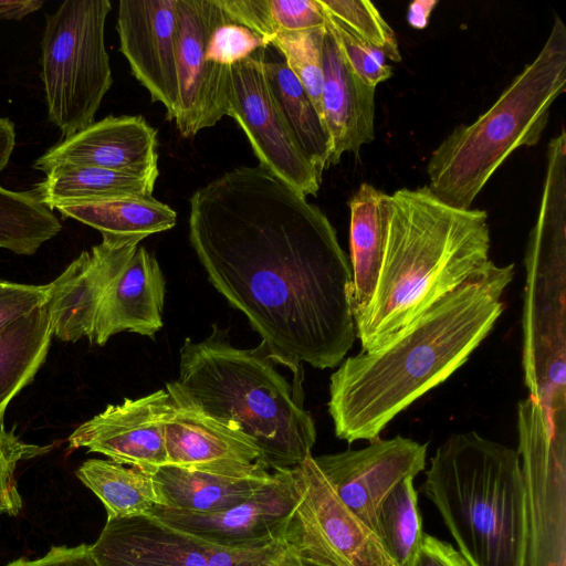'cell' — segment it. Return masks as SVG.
I'll return each mask as SVG.
<instances>
[{
  "mask_svg": "<svg viewBox=\"0 0 566 566\" xmlns=\"http://www.w3.org/2000/svg\"><path fill=\"white\" fill-rule=\"evenodd\" d=\"M189 202V241L208 280L295 388L303 363L339 365L356 338L353 274L326 214L260 165L224 172Z\"/></svg>",
  "mask_w": 566,
  "mask_h": 566,
  "instance_id": "obj_1",
  "label": "cell"
},
{
  "mask_svg": "<svg viewBox=\"0 0 566 566\" xmlns=\"http://www.w3.org/2000/svg\"><path fill=\"white\" fill-rule=\"evenodd\" d=\"M513 276V263L489 260L384 343L346 358L329 382L336 437L348 443L379 438L398 413L459 369L501 316Z\"/></svg>",
  "mask_w": 566,
  "mask_h": 566,
  "instance_id": "obj_2",
  "label": "cell"
},
{
  "mask_svg": "<svg viewBox=\"0 0 566 566\" xmlns=\"http://www.w3.org/2000/svg\"><path fill=\"white\" fill-rule=\"evenodd\" d=\"M382 262L374 294L355 319L371 349L454 291L490 259L488 212L440 200L428 186L382 192Z\"/></svg>",
  "mask_w": 566,
  "mask_h": 566,
  "instance_id": "obj_3",
  "label": "cell"
},
{
  "mask_svg": "<svg viewBox=\"0 0 566 566\" xmlns=\"http://www.w3.org/2000/svg\"><path fill=\"white\" fill-rule=\"evenodd\" d=\"M213 329L181 346L179 376L166 384L171 400L247 437L271 471L298 465L316 441L303 392L277 371L262 342L238 348Z\"/></svg>",
  "mask_w": 566,
  "mask_h": 566,
  "instance_id": "obj_4",
  "label": "cell"
},
{
  "mask_svg": "<svg viewBox=\"0 0 566 566\" xmlns=\"http://www.w3.org/2000/svg\"><path fill=\"white\" fill-rule=\"evenodd\" d=\"M469 566H526L527 509L517 450L474 431L430 459L421 488Z\"/></svg>",
  "mask_w": 566,
  "mask_h": 566,
  "instance_id": "obj_5",
  "label": "cell"
},
{
  "mask_svg": "<svg viewBox=\"0 0 566 566\" xmlns=\"http://www.w3.org/2000/svg\"><path fill=\"white\" fill-rule=\"evenodd\" d=\"M566 90V27L556 15L536 55L491 107L457 126L432 151L428 188L449 206L470 209L483 187L520 147L535 146L553 103Z\"/></svg>",
  "mask_w": 566,
  "mask_h": 566,
  "instance_id": "obj_6",
  "label": "cell"
},
{
  "mask_svg": "<svg viewBox=\"0 0 566 566\" xmlns=\"http://www.w3.org/2000/svg\"><path fill=\"white\" fill-rule=\"evenodd\" d=\"M523 370L530 397L566 434V146L551 142L541 206L526 244Z\"/></svg>",
  "mask_w": 566,
  "mask_h": 566,
  "instance_id": "obj_7",
  "label": "cell"
},
{
  "mask_svg": "<svg viewBox=\"0 0 566 566\" xmlns=\"http://www.w3.org/2000/svg\"><path fill=\"white\" fill-rule=\"evenodd\" d=\"M108 0H66L45 17L41 80L48 116L71 136L94 123L113 83L105 46Z\"/></svg>",
  "mask_w": 566,
  "mask_h": 566,
  "instance_id": "obj_8",
  "label": "cell"
},
{
  "mask_svg": "<svg viewBox=\"0 0 566 566\" xmlns=\"http://www.w3.org/2000/svg\"><path fill=\"white\" fill-rule=\"evenodd\" d=\"M88 551L96 566H310L284 534L255 546H222L154 516L106 520Z\"/></svg>",
  "mask_w": 566,
  "mask_h": 566,
  "instance_id": "obj_9",
  "label": "cell"
},
{
  "mask_svg": "<svg viewBox=\"0 0 566 566\" xmlns=\"http://www.w3.org/2000/svg\"><path fill=\"white\" fill-rule=\"evenodd\" d=\"M527 509L526 566H566V434L556 433L531 397L517 405Z\"/></svg>",
  "mask_w": 566,
  "mask_h": 566,
  "instance_id": "obj_10",
  "label": "cell"
},
{
  "mask_svg": "<svg viewBox=\"0 0 566 566\" xmlns=\"http://www.w3.org/2000/svg\"><path fill=\"white\" fill-rule=\"evenodd\" d=\"M295 502L284 536L312 566H396L376 535L337 497L313 455L291 468Z\"/></svg>",
  "mask_w": 566,
  "mask_h": 566,
  "instance_id": "obj_11",
  "label": "cell"
},
{
  "mask_svg": "<svg viewBox=\"0 0 566 566\" xmlns=\"http://www.w3.org/2000/svg\"><path fill=\"white\" fill-rule=\"evenodd\" d=\"M264 50L232 65L229 72L227 116L248 137L260 166L301 195H316L322 176L289 127L268 82Z\"/></svg>",
  "mask_w": 566,
  "mask_h": 566,
  "instance_id": "obj_12",
  "label": "cell"
},
{
  "mask_svg": "<svg viewBox=\"0 0 566 566\" xmlns=\"http://www.w3.org/2000/svg\"><path fill=\"white\" fill-rule=\"evenodd\" d=\"M226 17L218 0H178L174 122L182 137H192L227 116L230 67L206 59L210 32Z\"/></svg>",
  "mask_w": 566,
  "mask_h": 566,
  "instance_id": "obj_13",
  "label": "cell"
},
{
  "mask_svg": "<svg viewBox=\"0 0 566 566\" xmlns=\"http://www.w3.org/2000/svg\"><path fill=\"white\" fill-rule=\"evenodd\" d=\"M426 457L427 443L396 436L313 459L340 502L373 532L381 502L398 483L426 469Z\"/></svg>",
  "mask_w": 566,
  "mask_h": 566,
  "instance_id": "obj_14",
  "label": "cell"
},
{
  "mask_svg": "<svg viewBox=\"0 0 566 566\" xmlns=\"http://www.w3.org/2000/svg\"><path fill=\"white\" fill-rule=\"evenodd\" d=\"M171 403L160 389L137 399L108 405L69 437V449L85 448L116 463L154 473L167 465L164 426Z\"/></svg>",
  "mask_w": 566,
  "mask_h": 566,
  "instance_id": "obj_15",
  "label": "cell"
},
{
  "mask_svg": "<svg viewBox=\"0 0 566 566\" xmlns=\"http://www.w3.org/2000/svg\"><path fill=\"white\" fill-rule=\"evenodd\" d=\"M178 0H120L116 30L119 51L132 74L163 104L174 120L178 108L176 75Z\"/></svg>",
  "mask_w": 566,
  "mask_h": 566,
  "instance_id": "obj_16",
  "label": "cell"
},
{
  "mask_svg": "<svg viewBox=\"0 0 566 566\" xmlns=\"http://www.w3.org/2000/svg\"><path fill=\"white\" fill-rule=\"evenodd\" d=\"M274 479L248 500L213 513H192L161 505L149 516L208 542L231 547L255 546L284 534L294 506L290 469L276 470Z\"/></svg>",
  "mask_w": 566,
  "mask_h": 566,
  "instance_id": "obj_17",
  "label": "cell"
},
{
  "mask_svg": "<svg viewBox=\"0 0 566 566\" xmlns=\"http://www.w3.org/2000/svg\"><path fill=\"white\" fill-rule=\"evenodd\" d=\"M51 283L48 307L53 335L63 342L91 338L104 292L123 270L139 240L102 235Z\"/></svg>",
  "mask_w": 566,
  "mask_h": 566,
  "instance_id": "obj_18",
  "label": "cell"
},
{
  "mask_svg": "<svg viewBox=\"0 0 566 566\" xmlns=\"http://www.w3.org/2000/svg\"><path fill=\"white\" fill-rule=\"evenodd\" d=\"M157 130L140 115H109L63 137L34 163L45 175L59 167H97L159 174Z\"/></svg>",
  "mask_w": 566,
  "mask_h": 566,
  "instance_id": "obj_19",
  "label": "cell"
},
{
  "mask_svg": "<svg viewBox=\"0 0 566 566\" xmlns=\"http://www.w3.org/2000/svg\"><path fill=\"white\" fill-rule=\"evenodd\" d=\"M164 436L167 465L232 478L271 472L247 437L172 400Z\"/></svg>",
  "mask_w": 566,
  "mask_h": 566,
  "instance_id": "obj_20",
  "label": "cell"
},
{
  "mask_svg": "<svg viewBox=\"0 0 566 566\" xmlns=\"http://www.w3.org/2000/svg\"><path fill=\"white\" fill-rule=\"evenodd\" d=\"M164 300L165 279L160 266L138 245L104 292L90 342L103 346L122 332L154 338L163 327Z\"/></svg>",
  "mask_w": 566,
  "mask_h": 566,
  "instance_id": "obj_21",
  "label": "cell"
},
{
  "mask_svg": "<svg viewBox=\"0 0 566 566\" xmlns=\"http://www.w3.org/2000/svg\"><path fill=\"white\" fill-rule=\"evenodd\" d=\"M326 29V27H325ZM323 117L331 140L328 168L343 154H358L375 138V88L360 81L347 65L334 36L323 39Z\"/></svg>",
  "mask_w": 566,
  "mask_h": 566,
  "instance_id": "obj_22",
  "label": "cell"
},
{
  "mask_svg": "<svg viewBox=\"0 0 566 566\" xmlns=\"http://www.w3.org/2000/svg\"><path fill=\"white\" fill-rule=\"evenodd\" d=\"M158 175L64 166L46 174L32 190L53 211L106 200L151 197Z\"/></svg>",
  "mask_w": 566,
  "mask_h": 566,
  "instance_id": "obj_23",
  "label": "cell"
},
{
  "mask_svg": "<svg viewBox=\"0 0 566 566\" xmlns=\"http://www.w3.org/2000/svg\"><path fill=\"white\" fill-rule=\"evenodd\" d=\"M153 476L161 497V506L192 513H213L248 500L270 483L275 472L232 478L164 465Z\"/></svg>",
  "mask_w": 566,
  "mask_h": 566,
  "instance_id": "obj_24",
  "label": "cell"
},
{
  "mask_svg": "<svg viewBox=\"0 0 566 566\" xmlns=\"http://www.w3.org/2000/svg\"><path fill=\"white\" fill-rule=\"evenodd\" d=\"M52 337L46 302L0 328V428L9 402L45 361Z\"/></svg>",
  "mask_w": 566,
  "mask_h": 566,
  "instance_id": "obj_25",
  "label": "cell"
},
{
  "mask_svg": "<svg viewBox=\"0 0 566 566\" xmlns=\"http://www.w3.org/2000/svg\"><path fill=\"white\" fill-rule=\"evenodd\" d=\"M381 196L382 191L363 182L348 201L354 321L371 300L382 262L385 223L380 210Z\"/></svg>",
  "mask_w": 566,
  "mask_h": 566,
  "instance_id": "obj_26",
  "label": "cell"
},
{
  "mask_svg": "<svg viewBox=\"0 0 566 566\" xmlns=\"http://www.w3.org/2000/svg\"><path fill=\"white\" fill-rule=\"evenodd\" d=\"M75 473L99 499L107 520L149 516L155 506L163 505L150 472L112 460L88 459Z\"/></svg>",
  "mask_w": 566,
  "mask_h": 566,
  "instance_id": "obj_27",
  "label": "cell"
},
{
  "mask_svg": "<svg viewBox=\"0 0 566 566\" xmlns=\"http://www.w3.org/2000/svg\"><path fill=\"white\" fill-rule=\"evenodd\" d=\"M56 210L64 218L98 230L102 235L139 241L171 229L177 221L176 211L153 196L61 207Z\"/></svg>",
  "mask_w": 566,
  "mask_h": 566,
  "instance_id": "obj_28",
  "label": "cell"
},
{
  "mask_svg": "<svg viewBox=\"0 0 566 566\" xmlns=\"http://www.w3.org/2000/svg\"><path fill=\"white\" fill-rule=\"evenodd\" d=\"M268 82L300 147L318 174L328 168L331 140L305 88L284 61L264 59Z\"/></svg>",
  "mask_w": 566,
  "mask_h": 566,
  "instance_id": "obj_29",
  "label": "cell"
},
{
  "mask_svg": "<svg viewBox=\"0 0 566 566\" xmlns=\"http://www.w3.org/2000/svg\"><path fill=\"white\" fill-rule=\"evenodd\" d=\"M62 224L33 190L13 191L0 186V248L32 255L61 231Z\"/></svg>",
  "mask_w": 566,
  "mask_h": 566,
  "instance_id": "obj_30",
  "label": "cell"
},
{
  "mask_svg": "<svg viewBox=\"0 0 566 566\" xmlns=\"http://www.w3.org/2000/svg\"><path fill=\"white\" fill-rule=\"evenodd\" d=\"M413 479L398 483L376 513L373 533L396 566L410 563L424 534Z\"/></svg>",
  "mask_w": 566,
  "mask_h": 566,
  "instance_id": "obj_31",
  "label": "cell"
},
{
  "mask_svg": "<svg viewBox=\"0 0 566 566\" xmlns=\"http://www.w3.org/2000/svg\"><path fill=\"white\" fill-rule=\"evenodd\" d=\"M325 30L323 27L302 32H279L270 43L283 55L284 62L298 78L323 123V39Z\"/></svg>",
  "mask_w": 566,
  "mask_h": 566,
  "instance_id": "obj_32",
  "label": "cell"
},
{
  "mask_svg": "<svg viewBox=\"0 0 566 566\" xmlns=\"http://www.w3.org/2000/svg\"><path fill=\"white\" fill-rule=\"evenodd\" d=\"M322 8L346 30L392 62H401L396 33L373 2L318 0Z\"/></svg>",
  "mask_w": 566,
  "mask_h": 566,
  "instance_id": "obj_33",
  "label": "cell"
},
{
  "mask_svg": "<svg viewBox=\"0 0 566 566\" xmlns=\"http://www.w3.org/2000/svg\"><path fill=\"white\" fill-rule=\"evenodd\" d=\"M50 446H38L23 441L13 431L0 428V515H18L22 499L18 491L15 470L23 460L46 453Z\"/></svg>",
  "mask_w": 566,
  "mask_h": 566,
  "instance_id": "obj_34",
  "label": "cell"
},
{
  "mask_svg": "<svg viewBox=\"0 0 566 566\" xmlns=\"http://www.w3.org/2000/svg\"><path fill=\"white\" fill-rule=\"evenodd\" d=\"M324 12L326 29L334 36L347 65L360 81L376 87L392 76V69L385 63V56L380 52L359 41L325 10Z\"/></svg>",
  "mask_w": 566,
  "mask_h": 566,
  "instance_id": "obj_35",
  "label": "cell"
},
{
  "mask_svg": "<svg viewBox=\"0 0 566 566\" xmlns=\"http://www.w3.org/2000/svg\"><path fill=\"white\" fill-rule=\"evenodd\" d=\"M266 46L269 43L262 36L231 22L227 15L210 32L206 59L212 64L231 67Z\"/></svg>",
  "mask_w": 566,
  "mask_h": 566,
  "instance_id": "obj_36",
  "label": "cell"
},
{
  "mask_svg": "<svg viewBox=\"0 0 566 566\" xmlns=\"http://www.w3.org/2000/svg\"><path fill=\"white\" fill-rule=\"evenodd\" d=\"M269 10L276 33L325 27V12L318 0H269Z\"/></svg>",
  "mask_w": 566,
  "mask_h": 566,
  "instance_id": "obj_37",
  "label": "cell"
},
{
  "mask_svg": "<svg viewBox=\"0 0 566 566\" xmlns=\"http://www.w3.org/2000/svg\"><path fill=\"white\" fill-rule=\"evenodd\" d=\"M218 3L231 22L248 28L270 45L276 31L270 15L269 0H218Z\"/></svg>",
  "mask_w": 566,
  "mask_h": 566,
  "instance_id": "obj_38",
  "label": "cell"
},
{
  "mask_svg": "<svg viewBox=\"0 0 566 566\" xmlns=\"http://www.w3.org/2000/svg\"><path fill=\"white\" fill-rule=\"evenodd\" d=\"M48 298L49 284L32 285L11 282L0 291V328L48 302Z\"/></svg>",
  "mask_w": 566,
  "mask_h": 566,
  "instance_id": "obj_39",
  "label": "cell"
},
{
  "mask_svg": "<svg viewBox=\"0 0 566 566\" xmlns=\"http://www.w3.org/2000/svg\"><path fill=\"white\" fill-rule=\"evenodd\" d=\"M407 566H469L449 543L423 534L421 544Z\"/></svg>",
  "mask_w": 566,
  "mask_h": 566,
  "instance_id": "obj_40",
  "label": "cell"
},
{
  "mask_svg": "<svg viewBox=\"0 0 566 566\" xmlns=\"http://www.w3.org/2000/svg\"><path fill=\"white\" fill-rule=\"evenodd\" d=\"M6 566H96L88 551V545L54 546L35 559L19 558Z\"/></svg>",
  "mask_w": 566,
  "mask_h": 566,
  "instance_id": "obj_41",
  "label": "cell"
},
{
  "mask_svg": "<svg viewBox=\"0 0 566 566\" xmlns=\"http://www.w3.org/2000/svg\"><path fill=\"white\" fill-rule=\"evenodd\" d=\"M43 4L40 0H0V20H22Z\"/></svg>",
  "mask_w": 566,
  "mask_h": 566,
  "instance_id": "obj_42",
  "label": "cell"
},
{
  "mask_svg": "<svg viewBox=\"0 0 566 566\" xmlns=\"http://www.w3.org/2000/svg\"><path fill=\"white\" fill-rule=\"evenodd\" d=\"M15 140L14 124L8 117L0 116V176L10 161Z\"/></svg>",
  "mask_w": 566,
  "mask_h": 566,
  "instance_id": "obj_43",
  "label": "cell"
},
{
  "mask_svg": "<svg viewBox=\"0 0 566 566\" xmlns=\"http://www.w3.org/2000/svg\"><path fill=\"white\" fill-rule=\"evenodd\" d=\"M438 4V0H417L408 9L407 21L410 27L422 30L427 27L431 12Z\"/></svg>",
  "mask_w": 566,
  "mask_h": 566,
  "instance_id": "obj_44",
  "label": "cell"
},
{
  "mask_svg": "<svg viewBox=\"0 0 566 566\" xmlns=\"http://www.w3.org/2000/svg\"><path fill=\"white\" fill-rule=\"evenodd\" d=\"M11 282L10 281H7V280H3V279H0V291H2L3 289H6Z\"/></svg>",
  "mask_w": 566,
  "mask_h": 566,
  "instance_id": "obj_45",
  "label": "cell"
}]
</instances>
